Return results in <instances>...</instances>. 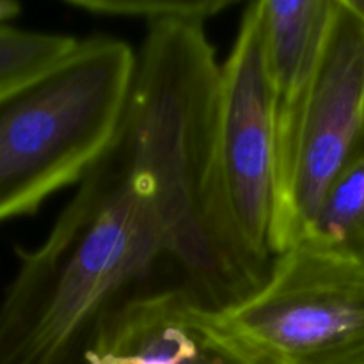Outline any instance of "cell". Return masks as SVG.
<instances>
[{
  "mask_svg": "<svg viewBox=\"0 0 364 364\" xmlns=\"http://www.w3.org/2000/svg\"><path fill=\"white\" fill-rule=\"evenodd\" d=\"M220 68L203 25H151L137 57L119 141L146 181L164 262L199 308L220 313L265 283L270 269L231 235L217 181Z\"/></svg>",
  "mask_w": 364,
  "mask_h": 364,
  "instance_id": "6da1fadb",
  "label": "cell"
},
{
  "mask_svg": "<svg viewBox=\"0 0 364 364\" xmlns=\"http://www.w3.org/2000/svg\"><path fill=\"white\" fill-rule=\"evenodd\" d=\"M331 7L333 0H263L267 68L276 124L277 199L290 176Z\"/></svg>",
  "mask_w": 364,
  "mask_h": 364,
  "instance_id": "52a82bcc",
  "label": "cell"
},
{
  "mask_svg": "<svg viewBox=\"0 0 364 364\" xmlns=\"http://www.w3.org/2000/svg\"><path fill=\"white\" fill-rule=\"evenodd\" d=\"M78 43L71 36L0 27V98L55 66Z\"/></svg>",
  "mask_w": 364,
  "mask_h": 364,
  "instance_id": "30bf717a",
  "label": "cell"
},
{
  "mask_svg": "<svg viewBox=\"0 0 364 364\" xmlns=\"http://www.w3.org/2000/svg\"><path fill=\"white\" fill-rule=\"evenodd\" d=\"M199 352L194 364H270L213 320L212 313L199 315Z\"/></svg>",
  "mask_w": 364,
  "mask_h": 364,
  "instance_id": "7c38bea8",
  "label": "cell"
},
{
  "mask_svg": "<svg viewBox=\"0 0 364 364\" xmlns=\"http://www.w3.org/2000/svg\"><path fill=\"white\" fill-rule=\"evenodd\" d=\"M220 206L242 251L272 267L277 203L276 124L265 50L263 0L249 4L220 68L215 121Z\"/></svg>",
  "mask_w": 364,
  "mask_h": 364,
  "instance_id": "5b68a950",
  "label": "cell"
},
{
  "mask_svg": "<svg viewBox=\"0 0 364 364\" xmlns=\"http://www.w3.org/2000/svg\"><path fill=\"white\" fill-rule=\"evenodd\" d=\"M213 320L270 364H364V258L299 244Z\"/></svg>",
  "mask_w": 364,
  "mask_h": 364,
  "instance_id": "277c9868",
  "label": "cell"
},
{
  "mask_svg": "<svg viewBox=\"0 0 364 364\" xmlns=\"http://www.w3.org/2000/svg\"><path fill=\"white\" fill-rule=\"evenodd\" d=\"M68 6L102 16L144 18L151 25L162 21L199 23L235 6L231 0H68Z\"/></svg>",
  "mask_w": 364,
  "mask_h": 364,
  "instance_id": "8fae6325",
  "label": "cell"
},
{
  "mask_svg": "<svg viewBox=\"0 0 364 364\" xmlns=\"http://www.w3.org/2000/svg\"><path fill=\"white\" fill-rule=\"evenodd\" d=\"M201 309L183 288H151L114 313L85 364H194Z\"/></svg>",
  "mask_w": 364,
  "mask_h": 364,
  "instance_id": "ba28073f",
  "label": "cell"
},
{
  "mask_svg": "<svg viewBox=\"0 0 364 364\" xmlns=\"http://www.w3.org/2000/svg\"><path fill=\"white\" fill-rule=\"evenodd\" d=\"M137 57L95 36L0 98V224L82 181L119 137Z\"/></svg>",
  "mask_w": 364,
  "mask_h": 364,
  "instance_id": "3957f363",
  "label": "cell"
},
{
  "mask_svg": "<svg viewBox=\"0 0 364 364\" xmlns=\"http://www.w3.org/2000/svg\"><path fill=\"white\" fill-rule=\"evenodd\" d=\"M16 255L0 301V364H85L107 322L151 290L146 284L164 262L149 188L119 137L43 244Z\"/></svg>",
  "mask_w": 364,
  "mask_h": 364,
  "instance_id": "7a4b0ae2",
  "label": "cell"
},
{
  "mask_svg": "<svg viewBox=\"0 0 364 364\" xmlns=\"http://www.w3.org/2000/svg\"><path fill=\"white\" fill-rule=\"evenodd\" d=\"M299 244L364 258V144L327 188Z\"/></svg>",
  "mask_w": 364,
  "mask_h": 364,
  "instance_id": "9c48e42d",
  "label": "cell"
},
{
  "mask_svg": "<svg viewBox=\"0 0 364 364\" xmlns=\"http://www.w3.org/2000/svg\"><path fill=\"white\" fill-rule=\"evenodd\" d=\"M21 13V6L13 0H0V27L7 23V21L14 20L18 14Z\"/></svg>",
  "mask_w": 364,
  "mask_h": 364,
  "instance_id": "4fadbf2b",
  "label": "cell"
},
{
  "mask_svg": "<svg viewBox=\"0 0 364 364\" xmlns=\"http://www.w3.org/2000/svg\"><path fill=\"white\" fill-rule=\"evenodd\" d=\"M348 4H350V6L358 11L359 16L364 20V0H348Z\"/></svg>",
  "mask_w": 364,
  "mask_h": 364,
  "instance_id": "5bb4252c",
  "label": "cell"
},
{
  "mask_svg": "<svg viewBox=\"0 0 364 364\" xmlns=\"http://www.w3.org/2000/svg\"><path fill=\"white\" fill-rule=\"evenodd\" d=\"M364 144V20L333 0L287 185L277 199L274 255L304 237L323 194Z\"/></svg>",
  "mask_w": 364,
  "mask_h": 364,
  "instance_id": "8992f818",
  "label": "cell"
}]
</instances>
